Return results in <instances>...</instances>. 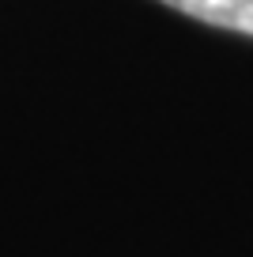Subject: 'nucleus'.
<instances>
[{"label": "nucleus", "instance_id": "obj_1", "mask_svg": "<svg viewBox=\"0 0 253 257\" xmlns=\"http://www.w3.org/2000/svg\"><path fill=\"white\" fill-rule=\"evenodd\" d=\"M163 4L182 12V16L200 19L208 27L249 34L253 38V0H163Z\"/></svg>", "mask_w": 253, "mask_h": 257}]
</instances>
